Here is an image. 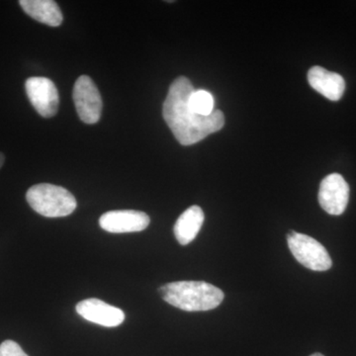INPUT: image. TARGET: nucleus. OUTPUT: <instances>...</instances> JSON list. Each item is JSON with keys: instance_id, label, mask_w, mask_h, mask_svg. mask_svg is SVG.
Segmentation results:
<instances>
[{"instance_id": "3", "label": "nucleus", "mask_w": 356, "mask_h": 356, "mask_svg": "<svg viewBox=\"0 0 356 356\" xmlns=\"http://www.w3.org/2000/svg\"><path fill=\"white\" fill-rule=\"evenodd\" d=\"M33 210L47 218L69 216L76 208V199L64 187L49 184L33 185L26 194Z\"/></svg>"}, {"instance_id": "9", "label": "nucleus", "mask_w": 356, "mask_h": 356, "mask_svg": "<svg viewBox=\"0 0 356 356\" xmlns=\"http://www.w3.org/2000/svg\"><path fill=\"white\" fill-rule=\"evenodd\" d=\"M79 316L90 323L106 327H118L125 320V313L121 309L109 305L102 300L90 298L77 304Z\"/></svg>"}, {"instance_id": "8", "label": "nucleus", "mask_w": 356, "mask_h": 356, "mask_svg": "<svg viewBox=\"0 0 356 356\" xmlns=\"http://www.w3.org/2000/svg\"><path fill=\"white\" fill-rule=\"evenodd\" d=\"M151 219L146 213L136 210H115L103 214L99 219L102 229L111 234L136 233L149 227Z\"/></svg>"}, {"instance_id": "14", "label": "nucleus", "mask_w": 356, "mask_h": 356, "mask_svg": "<svg viewBox=\"0 0 356 356\" xmlns=\"http://www.w3.org/2000/svg\"><path fill=\"white\" fill-rule=\"evenodd\" d=\"M0 356H28L17 343L6 341L0 344Z\"/></svg>"}, {"instance_id": "13", "label": "nucleus", "mask_w": 356, "mask_h": 356, "mask_svg": "<svg viewBox=\"0 0 356 356\" xmlns=\"http://www.w3.org/2000/svg\"><path fill=\"white\" fill-rule=\"evenodd\" d=\"M189 106L194 113L199 116H210L215 111V100L209 91L204 89H194L189 97Z\"/></svg>"}, {"instance_id": "11", "label": "nucleus", "mask_w": 356, "mask_h": 356, "mask_svg": "<svg viewBox=\"0 0 356 356\" xmlns=\"http://www.w3.org/2000/svg\"><path fill=\"white\" fill-rule=\"evenodd\" d=\"M204 219L203 210L197 205L191 206L188 209L185 210L177 222H175L173 233L175 238L181 245H186L191 243L202 227Z\"/></svg>"}, {"instance_id": "7", "label": "nucleus", "mask_w": 356, "mask_h": 356, "mask_svg": "<svg viewBox=\"0 0 356 356\" xmlns=\"http://www.w3.org/2000/svg\"><path fill=\"white\" fill-rule=\"evenodd\" d=\"M318 203L329 214L339 216L348 207L350 186L339 173H332L322 180L318 191Z\"/></svg>"}, {"instance_id": "2", "label": "nucleus", "mask_w": 356, "mask_h": 356, "mask_svg": "<svg viewBox=\"0 0 356 356\" xmlns=\"http://www.w3.org/2000/svg\"><path fill=\"white\" fill-rule=\"evenodd\" d=\"M159 292L168 304L187 312L213 310L225 297L220 288L204 281H177L163 285Z\"/></svg>"}, {"instance_id": "1", "label": "nucleus", "mask_w": 356, "mask_h": 356, "mask_svg": "<svg viewBox=\"0 0 356 356\" xmlns=\"http://www.w3.org/2000/svg\"><path fill=\"white\" fill-rule=\"evenodd\" d=\"M194 88L187 77L179 76L170 86L163 103V115L175 139L182 146H191L225 125L222 111L215 110L210 116L194 113L189 106V97Z\"/></svg>"}, {"instance_id": "15", "label": "nucleus", "mask_w": 356, "mask_h": 356, "mask_svg": "<svg viewBox=\"0 0 356 356\" xmlns=\"http://www.w3.org/2000/svg\"><path fill=\"white\" fill-rule=\"evenodd\" d=\"M4 161H6V156L2 153H0V168L3 165Z\"/></svg>"}, {"instance_id": "6", "label": "nucleus", "mask_w": 356, "mask_h": 356, "mask_svg": "<svg viewBox=\"0 0 356 356\" xmlns=\"http://www.w3.org/2000/svg\"><path fill=\"white\" fill-rule=\"evenodd\" d=\"M26 93L35 110L42 117L51 118L58 113L60 97L55 83L47 77H30L26 81Z\"/></svg>"}, {"instance_id": "12", "label": "nucleus", "mask_w": 356, "mask_h": 356, "mask_svg": "<svg viewBox=\"0 0 356 356\" xmlns=\"http://www.w3.org/2000/svg\"><path fill=\"white\" fill-rule=\"evenodd\" d=\"M19 4L33 19L51 27H58L64 20L62 10L53 0H21Z\"/></svg>"}, {"instance_id": "5", "label": "nucleus", "mask_w": 356, "mask_h": 356, "mask_svg": "<svg viewBox=\"0 0 356 356\" xmlns=\"http://www.w3.org/2000/svg\"><path fill=\"white\" fill-rule=\"evenodd\" d=\"M74 105L81 121L95 124L102 113V98L97 86L88 76L77 79L72 91Z\"/></svg>"}, {"instance_id": "4", "label": "nucleus", "mask_w": 356, "mask_h": 356, "mask_svg": "<svg viewBox=\"0 0 356 356\" xmlns=\"http://www.w3.org/2000/svg\"><path fill=\"white\" fill-rule=\"evenodd\" d=\"M287 243L290 252L302 266L314 271H325L331 268L332 261L329 252L322 243L312 236L289 231Z\"/></svg>"}, {"instance_id": "16", "label": "nucleus", "mask_w": 356, "mask_h": 356, "mask_svg": "<svg viewBox=\"0 0 356 356\" xmlns=\"http://www.w3.org/2000/svg\"><path fill=\"white\" fill-rule=\"evenodd\" d=\"M311 356H324L323 355H321V353H314V355H312Z\"/></svg>"}, {"instance_id": "10", "label": "nucleus", "mask_w": 356, "mask_h": 356, "mask_svg": "<svg viewBox=\"0 0 356 356\" xmlns=\"http://www.w3.org/2000/svg\"><path fill=\"white\" fill-rule=\"evenodd\" d=\"M308 81L317 92L332 102L341 99L346 90V81L341 74L329 72L318 65L309 70Z\"/></svg>"}]
</instances>
